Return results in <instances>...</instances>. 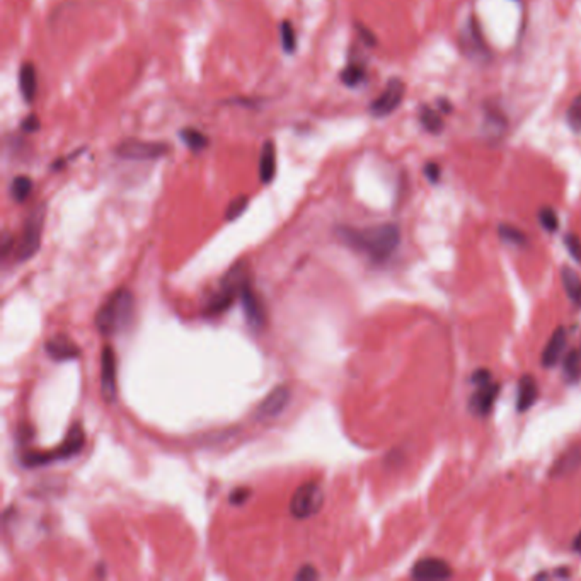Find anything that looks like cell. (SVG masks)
<instances>
[{"label": "cell", "mask_w": 581, "mask_h": 581, "mask_svg": "<svg viewBox=\"0 0 581 581\" xmlns=\"http://www.w3.org/2000/svg\"><path fill=\"white\" fill-rule=\"evenodd\" d=\"M573 549H575V553L581 554V532L575 537V541H573Z\"/></svg>", "instance_id": "34"}, {"label": "cell", "mask_w": 581, "mask_h": 581, "mask_svg": "<svg viewBox=\"0 0 581 581\" xmlns=\"http://www.w3.org/2000/svg\"><path fill=\"white\" fill-rule=\"evenodd\" d=\"M424 174H426L428 181L431 182H437L440 180V167L437 166V164H426V167H424Z\"/></svg>", "instance_id": "33"}, {"label": "cell", "mask_w": 581, "mask_h": 581, "mask_svg": "<svg viewBox=\"0 0 581 581\" xmlns=\"http://www.w3.org/2000/svg\"><path fill=\"white\" fill-rule=\"evenodd\" d=\"M292 392L286 385H278L261 401V404L256 409V418L258 419H271L277 418L283 409L288 406Z\"/></svg>", "instance_id": "10"}, {"label": "cell", "mask_w": 581, "mask_h": 581, "mask_svg": "<svg viewBox=\"0 0 581 581\" xmlns=\"http://www.w3.org/2000/svg\"><path fill=\"white\" fill-rule=\"evenodd\" d=\"M338 236L346 245L363 252L375 263L389 259L401 244V230L394 223H382L367 229L341 227L338 229Z\"/></svg>", "instance_id": "1"}, {"label": "cell", "mask_w": 581, "mask_h": 581, "mask_svg": "<svg viewBox=\"0 0 581 581\" xmlns=\"http://www.w3.org/2000/svg\"><path fill=\"white\" fill-rule=\"evenodd\" d=\"M453 571L450 568L449 562L437 557H426L421 560L413 566L411 576L421 581H431V580H449L452 578Z\"/></svg>", "instance_id": "11"}, {"label": "cell", "mask_w": 581, "mask_h": 581, "mask_svg": "<svg viewBox=\"0 0 581 581\" xmlns=\"http://www.w3.org/2000/svg\"><path fill=\"white\" fill-rule=\"evenodd\" d=\"M249 494H251V491L245 489V487H237V489L232 491V494H230V503H232V505H242V503L248 500Z\"/></svg>", "instance_id": "32"}, {"label": "cell", "mask_w": 581, "mask_h": 581, "mask_svg": "<svg viewBox=\"0 0 581 581\" xmlns=\"http://www.w3.org/2000/svg\"><path fill=\"white\" fill-rule=\"evenodd\" d=\"M564 348H566V329L564 327H557L542 352V358H541L542 367L550 368V367H554V365H557L561 355L564 353Z\"/></svg>", "instance_id": "15"}, {"label": "cell", "mask_w": 581, "mask_h": 581, "mask_svg": "<svg viewBox=\"0 0 581 581\" xmlns=\"http://www.w3.org/2000/svg\"><path fill=\"white\" fill-rule=\"evenodd\" d=\"M239 300L242 302V311H244L245 321H248V324L252 327V329L259 331L261 327L266 324V311H264L263 304H261L258 295L252 292L251 283H248V285L242 288Z\"/></svg>", "instance_id": "12"}, {"label": "cell", "mask_w": 581, "mask_h": 581, "mask_svg": "<svg viewBox=\"0 0 581 581\" xmlns=\"http://www.w3.org/2000/svg\"><path fill=\"white\" fill-rule=\"evenodd\" d=\"M319 578V573L315 571L314 566H304V568H300L299 571L295 573V580H300V581H307V580H318Z\"/></svg>", "instance_id": "31"}, {"label": "cell", "mask_w": 581, "mask_h": 581, "mask_svg": "<svg viewBox=\"0 0 581 581\" xmlns=\"http://www.w3.org/2000/svg\"><path fill=\"white\" fill-rule=\"evenodd\" d=\"M180 135H181V140L184 141L186 147H188L189 150H193V152L203 150V148L208 145L207 135H203L200 130L184 128V130H181Z\"/></svg>", "instance_id": "20"}, {"label": "cell", "mask_w": 581, "mask_h": 581, "mask_svg": "<svg viewBox=\"0 0 581 581\" xmlns=\"http://www.w3.org/2000/svg\"><path fill=\"white\" fill-rule=\"evenodd\" d=\"M406 94V85L401 79H390L379 98L370 104V113L377 118L392 114L401 106Z\"/></svg>", "instance_id": "8"}, {"label": "cell", "mask_w": 581, "mask_h": 581, "mask_svg": "<svg viewBox=\"0 0 581 581\" xmlns=\"http://www.w3.org/2000/svg\"><path fill=\"white\" fill-rule=\"evenodd\" d=\"M19 89L24 101L31 103L36 94V70L33 63H22L19 72Z\"/></svg>", "instance_id": "18"}, {"label": "cell", "mask_w": 581, "mask_h": 581, "mask_svg": "<svg viewBox=\"0 0 581 581\" xmlns=\"http://www.w3.org/2000/svg\"><path fill=\"white\" fill-rule=\"evenodd\" d=\"M324 505V493L318 483H305L293 493L290 500V513L295 519L305 520L314 517Z\"/></svg>", "instance_id": "5"}, {"label": "cell", "mask_w": 581, "mask_h": 581, "mask_svg": "<svg viewBox=\"0 0 581 581\" xmlns=\"http://www.w3.org/2000/svg\"><path fill=\"white\" fill-rule=\"evenodd\" d=\"M564 242H566V248H568L569 254H571L573 258L578 261V263H581V241H580V237L575 236V234H568Z\"/></svg>", "instance_id": "29"}, {"label": "cell", "mask_w": 581, "mask_h": 581, "mask_svg": "<svg viewBox=\"0 0 581 581\" xmlns=\"http://www.w3.org/2000/svg\"><path fill=\"white\" fill-rule=\"evenodd\" d=\"M580 462H581V453L576 452V450H575V452H569L568 456L562 457V459L560 462H557V465H556V474H557V472L569 471V464L578 465Z\"/></svg>", "instance_id": "30"}, {"label": "cell", "mask_w": 581, "mask_h": 581, "mask_svg": "<svg viewBox=\"0 0 581 581\" xmlns=\"http://www.w3.org/2000/svg\"><path fill=\"white\" fill-rule=\"evenodd\" d=\"M342 84L348 85V87H355V85L361 84L365 80V70L363 67L360 65H349L342 70L341 73Z\"/></svg>", "instance_id": "24"}, {"label": "cell", "mask_w": 581, "mask_h": 581, "mask_svg": "<svg viewBox=\"0 0 581 581\" xmlns=\"http://www.w3.org/2000/svg\"><path fill=\"white\" fill-rule=\"evenodd\" d=\"M275 174H277V148L273 141H266L259 157V177L264 184H270Z\"/></svg>", "instance_id": "16"}, {"label": "cell", "mask_w": 581, "mask_h": 581, "mask_svg": "<svg viewBox=\"0 0 581 581\" xmlns=\"http://www.w3.org/2000/svg\"><path fill=\"white\" fill-rule=\"evenodd\" d=\"M564 374L568 377V381L575 382L581 377V356L576 349H571V352L566 355L564 358Z\"/></svg>", "instance_id": "23"}, {"label": "cell", "mask_w": 581, "mask_h": 581, "mask_svg": "<svg viewBox=\"0 0 581 581\" xmlns=\"http://www.w3.org/2000/svg\"><path fill=\"white\" fill-rule=\"evenodd\" d=\"M500 236H501V239L513 242V244H523V242H525L523 232H520L517 227H512V225H501L500 227Z\"/></svg>", "instance_id": "28"}, {"label": "cell", "mask_w": 581, "mask_h": 581, "mask_svg": "<svg viewBox=\"0 0 581 581\" xmlns=\"http://www.w3.org/2000/svg\"><path fill=\"white\" fill-rule=\"evenodd\" d=\"M539 222L547 232H556L557 227H560V218H557V214L553 210V208H542L539 211Z\"/></svg>", "instance_id": "25"}, {"label": "cell", "mask_w": 581, "mask_h": 581, "mask_svg": "<svg viewBox=\"0 0 581 581\" xmlns=\"http://www.w3.org/2000/svg\"><path fill=\"white\" fill-rule=\"evenodd\" d=\"M48 356L55 361H69L76 360L80 356L79 346L67 336H53L44 345Z\"/></svg>", "instance_id": "14"}, {"label": "cell", "mask_w": 581, "mask_h": 581, "mask_svg": "<svg viewBox=\"0 0 581 581\" xmlns=\"http://www.w3.org/2000/svg\"><path fill=\"white\" fill-rule=\"evenodd\" d=\"M135 299L128 288H118L107 297L96 314V327L104 336H114L126 329L133 319Z\"/></svg>", "instance_id": "2"}, {"label": "cell", "mask_w": 581, "mask_h": 581, "mask_svg": "<svg viewBox=\"0 0 581 581\" xmlns=\"http://www.w3.org/2000/svg\"><path fill=\"white\" fill-rule=\"evenodd\" d=\"M249 283L248 278V268H245L244 263H237L227 271L225 277L220 280V285H218V290L210 297L207 307H205V314L211 315H220L230 305L234 304L237 299H241L242 288Z\"/></svg>", "instance_id": "3"}, {"label": "cell", "mask_w": 581, "mask_h": 581, "mask_svg": "<svg viewBox=\"0 0 581 581\" xmlns=\"http://www.w3.org/2000/svg\"><path fill=\"white\" fill-rule=\"evenodd\" d=\"M419 121H421V125L424 126V130H426V132H430V133H440L442 128H443V120H442L440 114H438L437 111L431 110V107H428V106L421 107Z\"/></svg>", "instance_id": "21"}, {"label": "cell", "mask_w": 581, "mask_h": 581, "mask_svg": "<svg viewBox=\"0 0 581 581\" xmlns=\"http://www.w3.org/2000/svg\"><path fill=\"white\" fill-rule=\"evenodd\" d=\"M498 394H500V385L498 383H493L491 381L478 383V390H476L474 396L469 401V408L472 409L474 415L486 416L491 411V408H493Z\"/></svg>", "instance_id": "13"}, {"label": "cell", "mask_w": 581, "mask_h": 581, "mask_svg": "<svg viewBox=\"0 0 581 581\" xmlns=\"http://www.w3.org/2000/svg\"><path fill=\"white\" fill-rule=\"evenodd\" d=\"M101 389L106 402H113L116 397V355L111 346H104L101 355Z\"/></svg>", "instance_id": "9"}, {"label": "cell", "mask_w": 581, "mask_h": 581, "mask_svg": "<svg viewBox=\"0 0 581 581\" xmlns=\"http://www.w3.org/2000/svg\"><path fill=\"white\" fill-rule=\"evenodd\" d=\"M171 147L164 141L126 140L116 147V155L130 161H152L169 154Z\"/></svg>", "instance_id": "7"}, {"label": "cell", "mask_w": 581, "mask_h": 581, "mask_svg": "<svg viewBox=\"0 0 581 581\" xmlns=\"http://www.w3.org/2000/svg\"><path fill=\"white\" fill-rule=\"evenodd\" d=\"M44 207H38L24 223V229L16 248V259L28 261L38 252L41 245V232H43Z\"/></svg>", "instance_id": "6"}, {"label": "cell", "mask_w": 581, "mask_h": 581, "mask_svg": "<svg viewBox=\"0 0 581 581\" xmlns=\"http://www.w3.org/2000/svg\"><path fill=\"white\" fill-rule=\"evenodd\" d=\"M295 31H293V26L290 24L288 21H285L281 24V43H283V50L286 51V53H293L295 51Z\"/></svg>", "instance_id": "26"}, {"label": "cell", "mask_w": 581, "mask_h": 581, "mask_svg": "<svg viewBox=\"0 0 581 581\" xmlns=\"http://www.w3.org/2000/svg\"><path fill=\"white\" fill-rule=\"evenodd\" d=\"M537 382L534 381L532 375H523L519 385V401H517L519 411H527V409H530L532 404L537 399Z\"/></svg>", "instance_id": "17"}, {"label": "cell", "mask_w": 581, "mask_h": 581, "mask_svg": "<svg viewBox=\"0 0 581 581\" xmlns=\"http://www.w3.org/2000/svg\"><path fill=\"white\" fill-rule=\"evenodd\" d=\"M85 443V435L84 430L79 423H73L70 426L69 433H67L65 440H63L60 445L55 450H50V452H28L22 457V464L26 467H40V465L51 464L55 460H67L72 459V457L79 456L80 450L84 449Z\"/></svg>", "instance_id": "4"}, {"label": "cell", "mask_w": 581, "mask_h": 581, "mask_svg": "<svg viewBox=\"0 0 581 581\" xmlns=\"http://www.w3.org/2000/svg\"><path fill=\"white\" fill-rule=\"evenodd\" d=\"M33 191V181L29 180L28 176H17L16 180L10 182V196L17 201V203H22V201L28 200V196L31 195Z\"/></svg>", "instance_id": "22"}, {"label": "cell", "mask_w": 581, "mask_h": 581, "mask_svg": "<svg viewBox=\"0 0 581 581\" xmlns=\"http://www.w3.org/2000/svg\"><path fill=\"white\" fill-rule=\"evenodd\" d=\"M248 203H249V200L245 198V196H239V198L234 200L232 203L229 205V208H227V214H225L227 220H236V218H239L241 215L244 214L245 208H248Z\"/></svg>", "instance_id": "27"}, {"label": "cell", "mask_w": 581, "mask_h": 581, "mask_svg": "<svg viewBox=\"0 0 581 581\" xmlns=\"http://www.w3.org/2000/svg\"><path fill=\"white\" fill-rule=\"evenodd\" d=\"M562 285L566 293L575 304H581V278L571 268H562Z\"/></svg>", "instance_id": "19"}]
</instances>
